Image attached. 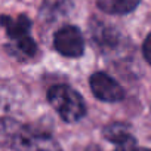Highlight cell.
Segmentation results:
<instances>
[{
    "label": "cell",
    "instance_id": "obj_7",
    "mask_svg": "<svg viewBox=\"0 0 151 151\" xmlns=\"http://www.w3.org/2000/svg\"><path fill=\"white\" fill-rule=\"evenodd\" d=\"M102 133H104V136L110 142H113L116 145H123V144L135 142L133 136L129 132V127L126 124H122V123H113V124L107 126Z\"/></svg>",
    "mask_w": 151,
    "mask_h": 151
},
{
    "label": "cell",
    "instance_id": "obj_5",
    "mask_svg": "<svg viewBox=\"0 0 151 151\" xmlns=\"http://www.w3.org/2000/svg\"><path fill=\"white\" fill-rule=\"evenodd\" d=\"M91 89L93 95L105 102H117L123 99V88L105 73H95L91 77Z\"/></svg>",
    "mask_w": 151,
    "mask_h": 151
},
{
    "label": "cell",
    "instance_id": "obj_4",
    "mask_svg": "<svg viewBox=\"0 0 151 151\" xmlns=\"http://www.w3.org/2000/svg\"><path fill=\"white\" fill-rule=\"evenodd\" d=\"M53 45H55V49L61 55L68 56V58L80 56L85 49V40H83L82 33L73 25H65L59 28L55 34Z\"/></svg>",
    "mask_w": 151,
    "mask_h": 151
},
{
    "label": "cell",
    "instance_id": "obj_8",
    "mask_svg": "<svg viewBox=\"0 0 151 151\" xmlns=\"http://www.w3.org/2000/svg\"><path fill=\"white\" fill-rule=\"evenodd\" d=\"M141 0H98V6L107 14L123 15L132 12Z\"/></svg>",
    "mask_w": 151,
    "mask_h": 151
},
{
    "label": "cell",
    "instance_id": "obj_1",
    "mask_svg": "<svg viewBox=\"0 0 151 151\" xmlns=\"http://www.w3.org/2000/svg\"><path fill=\"white\" fill-rule=\"evenodd\" d=\"M47 101L59 114V117L67 123L79 122L86 113L83 98L67 85H56L50 88L47 92Z\"/></svg>",
    "mask_w": 151,
    "mask_h": 151
},
{
    "label": "cell",
    "instance_id": "obj_9",
    "mask_svg": "<svg viewBox=\"0 0 151 151\" xmlns=\"http://www.w3.org/2000/svg\"><path fill=\"white\" fill-rule=\"evenodd\" d=\"M135 150V142H130V144H123V145H119V148L116 151H133Z\"/></svg>",
    "mask_w": 151,
    "mask_h": 151
},
{
    "label": "cell",
    "instance_id": "obj_2",
    "mask_svg": "<svg viewBox=\"0 0 151 151\" xmlns=\"http://www.w3.org/2000/svg\"><path fill=\"white\" fill-rule=\"evenodd\" d=\"M0 22L6 28L8 36L11 37V40L15 43L17 49L22 55L33 56L36 53V43L30 36L31 22L27 17L21 15L17 19H14L11 17H2L0 18Z\"/></svg>",
    "mask_w": 151,
    "mask_h": 151
},
{
    "label": "cell",
    "instance_id": "obj_6",
    "mask_svg": "<svg viewBox=\"0 0 151 151\" xmlns=\"http://www.w3.org/2000/svg\"><path fill=\"white\" fill-rule=\"evenodd\" d=\"M24 126L18 123L17 120L2 117L0 119V147L2 148H11L19 133L22 132Z\"/></svg>",
    "mask_w": 151,
    "mask_h": 151
},
{
    "label": "cell",
    "instance_id": "obj_10",
    "mask_svg": "<svg viewBox=\"0 0 151 151\" xmlns=\"http://www.w3.org/2000/svg\"><path fill=\"white\" fill-rule=\"evenodd\" d=\"M133 151H148V150H147V148H139V150H138V148H135Z\"/></svg>",
    "mask_w": 151,
    "mask_h": 151
},
{
    "label": "cell",
    "instance_id": "obj_3",
    "mask_svg": "<svg viewBox=\"0 0 151 151\" xmlns=\"http://www.w3.org/2000/svg\"><path fill=\"white\" fill-rule=\"evenodd\" d=\"M12 151H61L58 142L45 133H37L24 126L22 132L9 148Z\"/></svg>",
    "mask_w": 151,
    "mask_h": 151
}]
</instances>
